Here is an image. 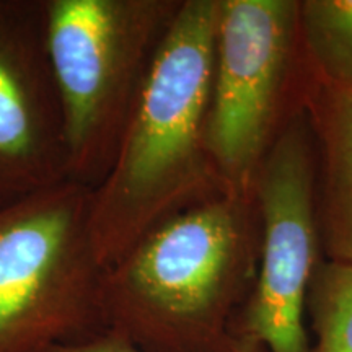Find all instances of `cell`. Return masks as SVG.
Returning a JSON list of instances; mask_svg holds the SVG:
<instances>
[{"mask_svg": "<svg viewBox=\"0 0 352 352\" xmlns=\"http://www.w3.org/2000/svg\"><path fill=\"white\" fill-rule=\"evenodd\" d=\"M219 0H183L107 176L90 226L104 267L158 223L227 192L208 145Z\"/></svg>", "mask_w": 352, "mask_h": 352, "instance_id": "obj_1", "label": "cell"}, {"mask_svg": "<svg viewBox=\"0 0 352 352\" xmlns=\"http://www.w3.org/2000/svg\"><path fill=\"white\" fill-rule=\"evenodd\" d=\"M259 250L254 192H223L166 219L104 270V329L144 352H235Z\"/></svg>", "mask_w": 352, "mask_h": 352, "instance_id": "obj_2", "label": "cell"}, {"mask_svg": "<svg viewBox=\"0 0 352 352\" xmlns=\"http://www.w3.org/2000/svg\"><path fill=\"white\" fill-rule=\"evenodd\" d=\"M67 178L95 189L111 168L155 54L183 0H43Z\"/></svg>", "mask_w": 352, "mask_h": 352, "instance_id": "obj_3", "label": "cell"}, {"mask_svg": "<svg viewBox=\"0 0 352 352\" xmlns=\"http://www.w3.org/2000/svg\"><path fill=\"white\" fill-rule=\"evenodd\" d=\"M91 188L67 182L0 208V352H50L107 331Z\"/></svg>", "mask_w": 352, "mask_h": 352, "instance_id": "obj_4", "label": "cell"}, {"mask_svg": "<svg viewBox=\"0 0 352 352\" xmlns=\"http://www.w3.org/2000/svg\"><path fill=\"white\" fill-rule=\"evenodd\" d=\"M302 82L298 0H219L208 145L227 192H254Z\"/></svg>", "mask_w": 352, "mask_h": 352, "instance_id": "obj_5", "label": "cell"}, {"mask_svg": "<svg viewBox=\"0 0 352 352\" xmlns=\"http://www.w3.org/2000/svg\"><path fill=\"white\" fill-rule=\"evenodd\" d=\"M261 250L254 285L233 334L270 352H311L305 329L307 292L323 258L316 214V157L302 107L277 135L254 183Z\"/></svg>", "mask_w": 352, "mask_h": 352, "instance_id": "obj_6", "label": "cell"}, {"mask_svg": "<svg viewBox=\"0 0 352 352\" xmlns=\"http://www.w3.org/2000/svg\"><path fill=\"white\" fill-rule=\"evenodd\" d=\"M43 0H0V208L67 182Z\"/></svg>", "mask_w": 352, "mask_h": 352, "instance_id": "obj_7", "label": "cell"}, {"mask_svg": "<svg viewBox=\"0 0 352 352\" xmlns=\"http://www.w3.org/2000/svg\"><path fill=\"white\" fill-rule=\"evenodd\" d=\"M300 107L315 144L321 252L352 264V90L321 85L303 67Z\"/></svg>", "mask_w": 352, "mask_h": 352, "instance_id": "obj_8", "label": "cell"}, {"mask_svg": "<svg viewBox=\"0 0 352 352\" xmlns=\"http://www.w3.org/2000/svg\"><path fill=\"white\" fill-rule=\"evenodd\" d=\"M298 32L308 77L352 90V0H300Z\"/></svg>", "mask_w": 352, "mask_h": 352, "instance_id": "obj_9", "label": "cell"}, {"mask_svg": "<svg viewBox=\"0 0 352 352\" xmlns=\"http://www.w3.org/2000/svg\"><path fill=\"white\" fill-rule=\"evenodd\" d=\"M311 352H352V264L321 259L307 292Z\"/></svg>", "mask_w": 352, "mask_h": 352, "instance_id": "obj_10", "label": "cell"}, {"mask_svg": "<svg viewBox=\"0 0 352 352\" xmlns=\"http://www.w3.org/2000/svg\"><path fill=\"white\" fill-rule=\"evenodd\" d=\"M50 352H144L126 338L113 331H103L87 340L57 346Z\"/></svg>", "mask_w": 352, "mask_h": 352, "instance_id": "obj_11", "label": "cell"}, {"mask_svg": "<svg viewBox=\"0 0 352 352\" xmlns=\"http://www.w3.org/2000/svg\"><path fill=\"white\" fill-rule=\"evenodd\" d=\"M235 352H270L267 347L253 338H240L236 340Z\"/></svg>", "mask_w": 352, "mask_h": 352, "instance_id": "obj_12", "label": "cell"}]
</instances>
